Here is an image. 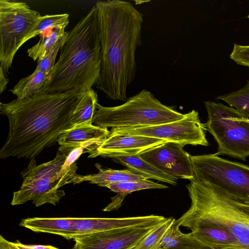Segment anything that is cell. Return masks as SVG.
<instances>
[{"label": "cell", "mask_w": 249, "mask_h": 249, "mask_svg": "<svg viewBox=\"0 0 249 249\" xmlns=\"http://www.w3.org/2000/svg\"><path fill=\"white\" fill-rule=\"evenodd\" d=\"M85 91L37 94L0 103V113L9 121L7 140L0 158L33 159L54 145L60 134L73 127V112Z\"/></svg>", "instance_id": "1"}, {"label": "cell", "mask_w": 249, "mask_h": 249, "mask_svg": "<svg viewBox=\"0 0 249 249\" xmlns=\"http://www.w3.org/2000/svg\"><path fill=\"white\" fill-rule=\"evenodd\" d=\"M97 9L101 67L96 87L109 99L126 101L137 71L136 52L142 44L143 15L122 0L98 1Z\"/></svg>", "instance_id": "2"}, {"label": "cell", "mask_w": 249, "mask_h": 249, "mask_svg": "<svg viewBox=\"0 0 249 249\" xmlns=\"http://www.w3.org/2000/svg\"><path fill=\"white\" fill-rule=\"evenodd\" d=\"M101 67L98 19L94 6L71 30L66 32L58 60L45 85L36 93L89 89L100 77Z\"/></svg>", "instance_id": "3"}, {"label": "cell", "mask_w": 249, "mask_h": 249, "mask_svg": "<svg viewBox=\"0 0 249 249\" xmlns=\"http://www.w3.org/2000/svg\"><path fill=\"white\" fill-rule=\"evenodd\" d=\"M189 209L175 223L180 227L196 221L215 224L229 231L242 249H249V206L238 203L195 178L186 185Z\"/></svg>", "instance_id": "4"}, {"label": "cell", "mask_w": 249, "mask_h": 249, "mask_svg": "<svg viewBox=\"0 0 249 249\" xmlns=\"http://www.w3.org/2000/svg\"><path fill=\"white\" fill-rule=\"evenodd\" d=\"M92 123L105 128L140 127L178 121L185 116L173 107L162 104L146 89L111 107L96 105Z\"/></svg>", "instance_id": "5"}, {"label": "cell", "mask_w": 249, "mask_h": 249, "mask_svg": "<svg viewBox=\"0 0 249 249\" xmlns=\"http://www.w3.org/2000/svg\"><path fill=\"white\" fill-rule=\"evenodd\" d=\"M195 179L249 206V166L214 154L191 156Z\"/></svg>", "instance_id": "6"}, {"label": "cell", "mask_w": 249, "mask_h": 249, "mask_svg": "<svg viewBox=\"0 0 249 249\" xmlns=\"http://www.w3.org/2000/svg\"><path fill=\"white\" fill-rule=\"evenodd\" d=\"M204 104L208 113L206 128L218 145L215 154L245 161L249 157V117L219 102L207 101Z\"/></svg>", "instance_id": "7"}, {"label": "cell", "mask_w": 249, "mask_h": 249, "mask_svg": "<svg viewBox=\"0 0 249 249\" xmlns=\"http://www.w3.org/2000/svg\"><path fill=\"white\" fill-rule=\"evenodd\" d=\"M41 16L25 2L0 0V67L6 76L17 52Z\"/></svg>", "instance_id": "8"}, {"label": "cell", "mask_w": 249, "mask_h": 249, "mask_svg": "<svg viewBox=\"0 0 249 249\" xmlns=\"http://www.w3.org/2000/svg\"><path fill=\"white\" fill-rule=\"evenodd\" d=\"M205 124L200 122L198 112L192 110L178 121L140 127L113 128L111 133L142 136L187 144L207 146Z\"/></svg>", "instance_id": "9"}, {"label": "cell", "mask_w": 249, "mask_h": 249, "mask_svg": "<svg viewBox=\"0 0 249 249\" xmlns=\"http://www.w3.org/2000/svg\"><path fill=\"white\" fill-rule=\"evenodd\" d=\"M184 145L166 142L139 154L140 157L160 170L177 178H195L191 156Z\"/></svg>", "instance_id": "10"}, {"label": "cell", "mask_w": 249, "mask_h": 249, "mask_svg": "<svg viewBox=\"0 0 249 249\" xmlns=\"http://www.w3.org/2000/svg\"><path fill=\"white\" fill-rule=\"evenodd\" d=\"M157 225L133 226L79 236L73 239L72 249H133Z\"/></svg>", "instance_id": "11"}, {"label": "cell", "mask_w": 249, "mask_h": 249, "mask_svg": "<svg viewBox=\"0 0 249 249\" xmlns=\"http://www.w3.org/2000/svg\"><path fill=\"white\" fill-rule=\"evenodd\" d=\"M167 141L148 137L111 133L101 142L87 147L89 158L111 155H134Z\"/></svg>", "instance_id": "12"}, {"label": "cell", "mask_w": 249, "mask_h": 249, "mask_svg": "<svg viewBox=\"0 0 249 249\" xmlns=\"http://www.w3.org/2000/svg\"><path fill=\"white\" fill-rule=\"evenodd\" d=\"M66 184L64 180L47 178L24 180L20 189L14 192L11 205H21L32 200L37 207L46 203L56 205L65 195L58 189Z\"/></svg>", "instance_id": "13"}, {"label": "cell", "mask_w": 249, "mask_h": 249, "mask_svg": "<svg viewBox=\"0 0 249 249\" xmlns=\"http://www.w3.org/2000/svg\"><path fill=\"white\" fill-rule=\"evenodd\" d=\"M166 217L154 214L121 218L76 217L74 238L106 231L144 225H157Z\"/></svg>", "instance_id": "14"}, {"label": "cell", "mask_w": 249, "mask_h": 249, "mask_svg": "<svg viewBox=\"0 0 249 249\" xmlns=\"http://www.w3.org/2000/svg\"><path fill=\"white\" fill-rule=\"evenodd\" d=\"M70 153L58 150L54 159L39 165H36L35 159H31L27 168L21 173L23 180L47 178L74 183L78 175L77 166L76 162L67 166L66 161Z\"/></svg>", "instance_id": "15"}, {"label": "cell", "mask_w": 249, "mask_h": 249, "mask_svg": "<svg viewBox=\"0 0 249 249\" xmlns=\"http://www.w3.org/2000/svg\"><path fill=\"white\" fill-rule=\"evenodd\" d=\"M196 239L213 249H242L235 238L219 226L207 222H191L183 224Z\"/></svg>", "instance_id": "16"}, {"label": "cell", "mask_w": 249, "mask_h": 249, "mask_svg": "<svg viewBox=\"0 0 249 249\" xmlns=\"http://www.w3.org/2000/svg\"><path fill=\"white\" fill-rule=\"evenodd\" d=\"M110 134L108 128L92 124H81L61 133L57 142L60 146L79 147L89 146L103 141Z\"/></svg>", "instance_id": "17"}, {"label": "cell", "mask_w": 249, "mask_h": 249, "mask_svg": "<svg viewBox=\"0 0 249 249\" xmlns=\"http://www.w3.org/2000/svg\"><path fill=\"white\" fill-rule=\"evenodd\" d=\"M76 217H33L23 219L19 225L37 232L58 235L73 239Z\"/></svg>", "instance_id": "18"}, {"label": "cell", "mask_w": 249, "mask_h": 249, "mask_svg": "<svg viewBox=\"0 0 249 249\" xmlns=\"http://www.w3.org/2000/svg\"><path fill=\"white\" fill-rule=\"evenodd\" d=\"M129 169L144 176L173 185H177V178L168 175L142 159L139 154L134 155H111L106 156Z\"/></svg>", "instance_id": "19"}, {"label": "cell", "mask_w": 249, "mask_h": 249, "mask_svg": "<svg viewBox=\"0 0 249 249\" xmlns=\"http://www.w3.org/2000/svg\"><path fill=\"white\" fill-rule=\"evenodd\" d=\"M95 166L98 169L99 171L97 173L86 176L77 175L74 184L88 181L90 183L106 187L107 185L111 183L148 179L144 176L138 174L129 169L123 170L105 169L103 168L98 163H95Z\"/></svg>", "instance_id": "20"}, {"label": "cell", "mask_w": 249, "mask_h": 249, "mask_svg": "<svg viewBox=\"0 0 249 249\" xmlns=\"http://www.w3.org/2000/svg\"><path fill=\"white\" fill-rule=\"evenodd\" d=\"M49 74L35 70L30 75L22 78L10 91L22 100L32 97L37 93L45 85Z\"/></svg>", "instance_id": "21"}, {"label": "cell", "mask_w": 249, "mask_h": 249, "mask_svg": "<svg viewBox=\"0 0 249 249\" xmlns=\"http://www.w3.org/2000/svg\"><path fill=\"white\" fill-rule=\"evenodd\" d=\"M98 103L96 92L92 88L86 90L72 115L71 122L73 127L92 123Z\"/></svg>", "instance_id": "22"}, {"label": "cell", "mask_w": 249, "mask_h": 249, "mask_svg": "<svg viewBox=\"0 0 249 249\" xmlns=\"http://www.w3.org/2000/svg\"><path fill=\"white\" fill-rule=\"evenodd\" d=\"M65 34V28H61L50 30L41 34L39 41L27 50L28 56L34 61L43 59Z\"/></svg>", "instance_id": "23"}, {"label": "cell", "mask_w": 249, "mask_h": 249, "mask_svg": "<svg viewBox=\"0 0 249 249\" xmlns=\"http://www.w3.org/2000/svg\"><path fill=\"white\" fill-rule=\"evenodd\" d=\"M69 15L61 14L42 16L32 32L24 39L23 44L28 40L46 31L53 29L65 28L69 22Z\"/></svg>", "instance_id": "24"}, {"label": "cell", "mask_w": 249, "mask_h": 249, "mask_svg": "<svg viewBox=\"0 0 249 249\" xmlns=\"http://www.w3.org/2000/svg\"><path fill=\"white\" fill-rule=\"evenodd\" d=\"M117 195L124 198L129 194L145 189H166L168 186L155 182L149 179L136 181L111 183L106 186Z\"/></svg>", "instance_id": "25"}, {"label": "cell", "mask_w": 249, "mask_h": 249, "mask_svg": "<svg viewBox=\"0 0 249 249\" xmlns=\"http://www.w3.org/2000/svg\"><path fill=\"white\" fill-rule=\"evenodd\" d=\"M227 103L241 113L249 117V80L241 89L216 98Z\"/></svg>", "instance_id": "26"}, {"label": "cell", "mask_w": 249, "mask_h": 249, "mask_svg": "<svg viewBox=\"0 0 249 249\" xmlns=\"http://www.w3.org/2000/svg\"><path fill=\"white\" fill-rule=\"evenodd\" d=\"M175 221L174 217H166L133 249H158L165 234Z\"/></svg>", "instance_id": "27"}, {"label": "cell", "mask_w": 249, "mask_h": 249, "mask_svg": "<svg viewBox=\"0 0 249 249\" xmlns=\"http://www.w3.org/2000/svg\"><path fill=\"white\" fill-rule=\"evenodd\" d=\"M185 234L174 222L165 234L158 249H168L176 246L182 241Z\"/></svg>", "instance_id": "28"}, {"label": "cell", "mask_w": 249, "mask_h": 249, "mask_svg": "<svg viewBox=\"0 0 249 249\" xmlns=\"http://www.w3.org/2000/svg\"><path fill=\"white\" fill-rule=\"evenodd\" d=\"M65 35L59 39L53 48L43 59L37 60L36 70L49 74L55 64L56 57L58 51H60Z\"/></svg>", "instance_id": "29"}, {"label": "cell", "mask_w": 249, "mask_h": 249, "mask_svg": "<svg viewBox=\"0 0 249 249\" xmlns=\"http://www.w3.org/2000/svg\"><path fill=\"white\" fill-rule=\"evenodd\" d=\"M168 249H213L194 237L191 232L186 233L182 241L176 246Z\"/></svg>", "instance_id": "30"}, {"label": "cell", "mask_w": 249, "mask_h": 249, "mask_svg": "<svg viewBox=\"0 0 249 249\" xmlns=\"http://www.w3.org/2000/svg\"><path fill=\"white\" fill-rule=\"evenodd\" d=\"M12 243L18 249H59L51 245H25L18 240H16Z\"/></svg>", "instance_id": "31"}, {"label": "cell", "mask_w": 249, "mask_h": 249, "mask_svg": "<svg viewBox=\"0 0 249 249\" xmlns=\"http://www.w3.org/2000/svg\"><path fill=\"white\" fill-rule=\"evenodd\" d=\"M9 80L6 76L1 68L0 67V93H1L6 88Z\"/></svg>", "instance_id": "32"}, {"label": "cell", "mask_w": 249, "mask_h": 249, "mask_svg": "<svg viewBox=\"0 0 249 249\" xmlns=\"http://www.w3.org/2000/svg\"><path fill=\"white\" fill-rule=\"evenodd\" d=\"M0 249H18L12 243L0 235Z\"/></svg>", "instance_id": "33"}, {"label": "cell", "mask_w": 249, "mask_h": 249, "mask_svg": "<svg viewBox=\"0 0 249 249\" xmlns=\"http://www.w3.org/2000/svg\"><path fill=\"white\" fill-rule=\"evenodd\" d=\"M248 18H249V15H248Z\"/></svg>", "instance_id": "34"}]
</instances>
